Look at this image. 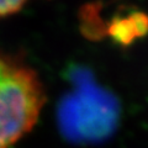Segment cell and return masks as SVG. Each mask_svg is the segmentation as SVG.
<instances>
[{
  "label": "cell",
  "mask_w": 148,
  "mask_h": 148,
  "mask_svg": "<svg viewBox=\"0 0 148 148\" xmlns=\"http://www.w3.org/2000/svg\"><path fill=\"white\" fill-rule=\"evenodd\" d=\"M73 90L58 110L59 126L68 140L77 143L100 142L115 131L119 122V103L110 91L98 85L90 73L77 71Z\"/></svg>",
  "instance_id": "cell-1"
},
{
  "label": "cell",
  "mask_w": 148,
  "mask_h": 148,
  "mask_svg": "<svg viewBox=\"0 0 148 148\" xmlns=\"http://www.w3.org/2000/svg\"><path fill=\"white\" fill-rule=\"evenodd\" d=\"M43 104L45 90L37 74L0 54V148H10L31 131Z\"/></svg>",
  "instance_id": "cell-2"
},
{
  "label": "cell",
  "mask_w": 148,
  "mask_h": 148,
  "mask_svg": "<svg viewBox=\"0 0 148 148\" xmlns=\"http://www.w3.org/2000/svg\"><path fill=\"white\" fill-rule=\"evenodd\" d=\"M106 36L119 46H131L148 36V14L140 10L117 12L108 24Z\"/></svg>",
  "instance_id": "cell-3"
},
{
  "label": "cell",
  "mask_w": 148,
  "mask_h": 148,
  "mask_svg": "<svg viewBox=\"0 0 148 148\" xmlns=\"http://www.w3.org/2000/svg\"><path fill=\"white\" fill-rule=\"evenodd\" d=\"M80 30L89 40H101L106 36L108 24L101 17V4L90 3L80 9Z\"/></svg>",
  "instance_id": "cell-4"
},
{
  "label": "cell",
  "mask_w": 148,
  "mask_h": 148,
  "mask_svg": "<svg viewBox=\"0 0 148 148\" xmlns=\"http://www.w3.org/2000/svg\"><path fill=\"white\" fill-rule=\"evenodd\" d=\"M27 0H0V17L18 11Z\"/></svg>",
  "instance_id": "cell-5"
}]
</instances>
